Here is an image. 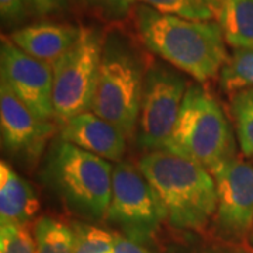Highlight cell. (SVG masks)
I'll list each match as a JSON object with an SVG mask.
<instances>
[{"label":"cell","mask_w":253,"mask_h":253,"mask_svg":"<svg viewBox=\"0 0 253 253\" xmlns=\"http://www.w3.org/2000/svg\"><path fill=\"white\" fill-rule=\"evenodd\" d=\"M134 24L151 52L199 83L217 78L229 56L218 21L177 17L141 3L134 9Z\"/></svg>","instance_id":"6da1fadb"},{"label":"cell","mask_w":253,"mask_h":253,"mask_svg":"<svg viewBox=\"0 0 253 253\" xmlns=\"http://www.w3.org/2000/svg\"><path fill=\"white\" fill-rule=\"evenodd\" d=\"M138 168L154 190L169 225L197 234L210 228L217 210V186L211 172L169 151L148 152Z\"/></svg>","instance_id":"7a4b0ae2"},{"label":"cell","mask_w":253,"mask_h":253,"mask_svg":"<svg viewBox=\"0 0 253 253\" xmlns=\"http://www.w3.org/2000/svg\"><path fill=\"white\" fill-rule=\"evenodd\" d=\"M151 62L120 30L104 37L91 113L117 126L126 138L135 134L141 96Z\"/></svg>","instance_id":"3957f363"},{"label":"cell","mask_w":253,"mask_h":253,"mask_svg":"<svg viewBox=\"0 0 253 253\" xmlns=\"http://www.w3.org/2000/svg\"><path fill=\"white\" fill-rule=\"evenodd\" d=\"M113 168L107 159L59 139L46 156L42 177L72 214L101 221L111 200Z\"/></svg>","instance_id":"277c9868"},{"label":"cell","mask_w":253,"mask_h":253,"mask_svg":"<svg viewBox=\"0 0 253 253\" xmlns=\"http://www.w3.org/2000/svg\"><path fill=\"white\" fill-rule=\"evenodd\" d=\"M165 151L215 172L235 158V136L217 99L199 83L189 84Z\"/></svg>","instance_id":"5b68a950"},{"label":"cell","mask_w":253,"mask_h":253,"mask_svg":"<svg viewBox=\"0 0 253 253\" xmlns=\"http://www.w3.org/2000/svg\"><path fill=\"white\" fill-rule=\"evenodd\" d=\"M104 36L82 27L79 40L52 65L55 120L62 126L78 114L90 111L99 75Z\"/></svg>","instance_id":"8992f818"},{"label":"cell","mask_w":253,"mask_h":253,"mask_svg":"<svg viewBox=\"0 0 253 253\" xmlns=\"http://www.w3.org/2000/svg\"><path fill=\"white\" fill-rule=\"evenodd\" d=\"M187 89V79L179 69L151 62L145 75L135 129L136 144L141 149L165 151Z\"/></svg>","instance_id":"52a82bcc"},{"label":"cell","mask_w":253,"mask_h":253,"mask_svg":"<svg viewBox=\"0 0 253 253\" xmlns=\"http://www.w3.org/2000/svg\"><path fill=\"white\" fill-rule=\"evenodd\" d=\"M106 221L118 228V234L148 245L165 221L154 190L132 163L121 161L113 168L111 200Z\"/></svg>","instance_id":"ba28073f"},{"label":"cell","mask_w":253,"mask_h":253,"mask_svg":"<svg viewBox=\"0 0 253 253\" xmlns=\"http://www.w3.org/2000/svg\"><path fill=\"white\" fill-rule=\"evenodd\" d=\"M211 174L217 186V210L208 228L211 236L245 244L253 228V165L234 158Z\"/></svg>","instance_id":"9c48e42d"},{"label":"cell","mask_w":253,"mask_h":253,"mask_svg":"<svg viewBox=\"0 0 253 253\" xmlns=\"http://www.w3.org/2000/svg\"><path fill=\"white\" fill-rule=\"evenodd\" d=\"M0 71L1 79L37 117L44 121L55 118L52 65L26 54L11 42L9 37L3 36Z\"/></svg>","instance_id":"30bf717a"},{"label":"cell","mask_w":253,"mask_h":253,"mask_svg":"<svg viewBox=\"0 0 253 253\" xmlns=\"http://www.w3.org/2000/svg\"><path fill=\"white\" fill-rule=\"evenodd\" d=\"M0 131L3 148L27 162L37 161L44 152L55 126L40 120L1 79L0 83Z\"/></svg>","instance_id":"8fae6325"},{"label":"cell","mask_w":253,"mask_h":253,"mask_svg":"<svg viewBox=\"0 0 253 253\" xmlns=\"http://www.w3.org/2000/svg\"><path fill=\"white\" fill-rule=\"evenodd\" d=\"M61 139L111 162H121L126 149V134L117 126L86 111L62 124Z\"/></svg>","instance_id":"7c38bea8"},{"label":"cell","mask_w":253,"mask_h":253,"mask_svg":"<svg viewBox=\"0 0 253 253\" xmlns=\"http://www.w3.org/2000/svg\"><path fill=\"white\" fill-rule=\"evenodd\" d=\"M82 27L65 23H36L14 30L9 38L26 54L54 65L79 40Z\"/></svg>","instance_id":"4fadbf2b"},{"label":"cell","mask_w":253,"mask_h":253,"mask_svg":"<svg viewBox=\"0 0 253 253\" xmlns=\"http://www.w3.org/2000/svg\"><path fill=\"white\" fill-rule=\"evenodd\" d=\"M40 208L31 184L9 163H0V222L1 225L27 226Z\"/></svg>","instance_id":"5bb4252c"},{"label":"cell","mask_w":253,"mask_h":253,"mask_svg":"<svg viewBox=\"0 0 253 253\" xmlns=\"http://www.w3.org/2000/svg\"><path fill=\"white\" fill-rule=\"evenodd\" d=\"M218 23L228 45L253 48V0H221Z\"/></svg>","instance_id":"9a60e30c"},{"label":"cell","mask_w":253,"mask_h":253,"mask_svg":"<svg viewBox=\"0 0 253 253\" xmlns=\"http://www.w3.org/2000/svg\"><path fill=\"white\" fill-rule=\"evenodd\" d=\"M218 83L229 97L253 89V48H234L219 71Z\"/></svg>","instance_id":"2e32d148"},{"label":"cell","mask_w":253,"mask_h":253,"mask_svg":"<svg viewBox=\"0 0 253 253\" xmlns=\"http://www.w3.org/2000/svg\"><path fill=\"white\" fill-rule=\"evenodd\" d=\"M36 253H75L72 226L51 217L40 218L34 226Z\"/></svg>","instance_id":"e0dca14e"},{"label":"cell","mask_w":253,"mask_h":253,"mask_svg":"<svg viewBox=\"0 0 253 253\" xmlns=\"http://www.w3.org/2000/svg\"><path fill=\"white\" fill-rule=\"evenodd\" d=\"M161 13L197 21H218L221 0H138Z\"/></svg>","instance_id":"ac0fdd59"},{"label":"cell","mask_w":253,"mask_h":253,"mask_svg":"<svg viewBox=\"0 0 253 253\" xmlns=\"http://www.w3.org/2000/svg\"><path fill=\"white\" fill-rule=\"evenodd\" d=\"M231 116L242 154L253 156V89L231 96Z\"/></svg>","instance_id":"d6986e66"},{"label":"cell","mask_w":253,"mask_h":253,"mask_svg":"<svg viewBox=\"0 0 253 253\" xmlns=\"http://www.w3.org/2000/svg\"><path fill=\"white\" fill-rule=\"evenodd\" d=\"M163 253H251L246 245L231 244L214 236H203L197 232H186L166 245Z\"/></svg>","instance_id":"ffe728a7"},{"label":"cell","mask_w":253,"mask_h":253,"mask_svg":"<svg viewBox=\"0 0 253 253\" xmlns=\"http://www.w3.org/2000/svg\"><path fill=\"white\" fill-rule=\"evenodd\" d=\"M75 253H106L114 244V232L86 222H72Z\"/></svg>","instance_id":"44dd1931"},{"label":"cell","mask_w":253,"mask_h":253,"mask_svg":"<svg viewBox=\"0 0 253 253\" xmlns=\"http://www.w3.org/2000/svg\"><path fill=\"white\" fill-rule=\"evenodd\" d=\"M0 253H36V239L27 226H0Z\"/></svg>","instance_id":"7402d4cb"},{"label":"cell","mask_w":253,"mask_h":253,"mask_svg":"<svg viewBox=\"0 0 253 253\" xmlns=\"http://www.w3.org/2000/svg\"><path fill=\"white\" fill-rule=\"evenodd\" d=\"M82 3L104 20L118 21L132 11L136 0H82Z\"/></svg>","instance_id":"603a6c76"},{"label":"cell","mask_w":253,"mask_h":253,"mask_svg":"<svg viewBox=\"0 0 253 253\" xmlns=\"http://www.w3.org/2000/svg\"><path fill=\"white\" fill-rule=\"evenodd\" d=\"M27 0H0V16L6 26H17L27 17Z\"/></svg>","instance_id":"cb8c5ba5"},{"label":"cell","mask_w":253,"mask_h":253,"mask_svg":"<svg viewBox=\"0 0 253 253\" xmlns=\"http://www.w3.org/2000/svg\"><path fill=\"white\" fill-rule=\"evenodd\" d=\"M106 253H155L148 244H141L114 232V244Z\"/></svg>","instance_id":"d4e9b609"},{"label":"cell","mask_w":253,"mask_h":253,"mask_svg":"<svg viewBox=\"0 0 253 253\" xmlns=\"http://www.w3.org/2000/svg\"><path fill=\"white\" fill-rule=\"evenodd\" d=\"M30 3L41 16H49L62 11L68 4V0H30Z\"/></svg>","instance_id":"484cf974"},{"label":"cell","mask_w":253,"mask_h":253,"mask_svg":"<svg viewBox=\"0 0 253 253\" xmlns=\"http://www.w3.org/2000/svg\"><path fill=\"white\" fill-rule=\"evenodd\" d=\"M245 245H246V248L251 251V253H253V228L252 231H251V234L248 235V239H246Z\"/></svg>","instance_id":"4316f807"}]
</instances>
